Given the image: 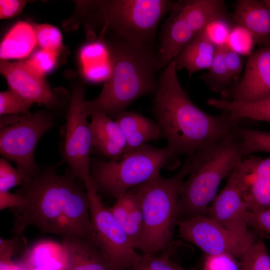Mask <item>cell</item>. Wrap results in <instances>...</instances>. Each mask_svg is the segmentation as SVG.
I'll return each instance as SVG.
<instances>
[{"instance_id":"6da1fadb","label":"cell","mask_w":270,"mask_h":270,"mask_svg":"<svg viewBox=\"0 0 270 270\" xmlns=\"http://www.w3.org/2000/svg\"><path fill=\"white\" fill-rule=\"evenodd\" d=\"M58 166H46L17 190L24 203L11 208L14 216L12 232L23 234L29 226L42 234L92 239L93 228L87 190L69 170L64 174Z\"/></svg>"},{"instance_id":"7a4b0ae2","label":"cell","mask_w":270,"mask_h":270,"mask_svg":"<svg viewBox=\"0 0 270 270\" xmlns=\"http://www.w3.org/2000/svg\"><path fill=\"white\" fill-rule=\"evenodd\" d=\"M176 71L174 60L160 76L152 106L168 142L170 160L182 154L190 156L220 140L238 126L226 112L213 116L195 105L182 87Z\"/></svg>"},{"instance_id":"3957f363","label":"cell","mask_w":270,"mask_h":270,"mask_svg":"<svg viewBox=\"0 0 270 270\" xmlns=\"http://www.w3.org/2000/svg\"><path fill=\"white\" fill-rule=\"evenodd\" d=\"M108 45L110 74L98 96L86 101L88 117L103 114L115 118L136 100L154 94L158 88L157 54L148 44L118 38Z\"/></svg>"},{"instance_id":"277c9868","label":"cell","mask_w":270,"mask_h":270,"mask_svg":"<svg viewBox=\"0 0 270 270\" xmlns=\"http://www.w3.org/2000/svg\"><path fill=\"white\" fill-rule=\"evenodd\" d=\"M188 157L190 170L180 188L178 218L205 215L222 180L246 156L236 128L220 140Z\"/></svg>"},{"instance_id":"5b68a950","label":"cell","mask_w":270,"mask_h":270,"mask_svg":"<svg viewBox=\"0 0 270 270\" xmlns=\"http://www.w3.org/2000/svg\"><path fill=\"white\" fill-rule=\"evenodd\" d=\"M72 18L75 23L94 20L126 42L148 44L158 24L170 12V0H76Z\"/></svg>"},{"instance_id":"8992f818","label":"cell","mask_w":270,"mask_h":270,"mask_svg":"<svg viewBox=\"0 0 270 270\" xmlns=\"http://www.w3.org/2000/svg\"><path fill=\"white\" fill-rule=\"evenodd\" d=\"M190 170L188 157L175 176L164 178L159 174L132 188L139 200L143 217L142 234L134 248L140 250L143 254H156L172 246L178 219L180 188Z\"/></svg>"},{"instance_id":"52a82bcc","label":"cell","mask_w":270,"mask_h":270,"mask_svg":"<svg viewBox=\"0 0 270 270\" xmlns=\"http://www.w3.org/2000/svg\"><path fill=\"white\" fill-rule=\"evenodd\" d=\"M169 161L166 148L147 144L116 160L90 158V176L98 193L117 198L160 174Z\"/></svg>"},{"instance_id":"ba28073f","label":"cell","mask_w":270,"mask_h":270,"mask_svg":"<svg viewBox=\"0 0 270 270\" xmlns=\"http://www.w3.org/2000/svg\"><path fill=\"white\" fill-rule=\"evenodd\" d=\"M93 228L92 240L112 270H132L142 255L135 251L132 242L118 224L109 208L102 202L91 179L86 182Z\"/></svg>"},{"instance_id":"9c48e42d","label":"cell","mask_w":270,"mask_h":270,"mask_svg":"<svg viewBox=\"0 0 270 270\" xmlns=\"http://www.w3.org/2000/svg\"><path fill=\"white\" fill-rule=\"evenodd\" d=\"M55 120L54 114L40 110L20 115L12 124L0 128L1 156L14 162L29 179L40 170L35 160L36 148L41 138L54 126Z\"/></svg>"},{"instance_id":"30bf717a","label":"cell","mask_w":270,"mask_h":270,"mask_svg":"<svg viewBox=\"0 0 270 270\" xmlns=\"http://www.w3.org/2000/svg\"><path fill=\"white\" fill-rule=\"evenodd\" d=\"M84 87L80 82L72 86L70 103L62 128L60 152L63 162L77 180L84 184L90 179L92 136L87 121Z\"/></svg>"},{"instance_id":"8fae6325","label":"cell","mask_w":270,"mask_h":270,"mask_svg":"<svg viewBox=\"0 0 270 270\" xmlns=\"http://www.w3.org/2000/svg\"><path fill=\"white\" fill-rule=\"evenodd\" d=\"M254 156H248L234 169L224 188L208 208V217L232 232L248 236L252 233L246 222L244 196L248 187Z\"/></svg>"},{"instance_id":"7c38bea8","label":"cell","mask_w":270,"mask_h":270,"mask_svg":"<svg viewBox=\"0 0 270 270\" xmlns=\"http://www.w3.org/2000/svg\"><path fill=\"white\" fill-rule=\"evenodd\" d=\"M180 236L199 248L206 255L226 254L240 258L256 240L252 234L238 235L205 215L178 218Z\"/></svg>"},{"instance_id":"4fadbf2b","label":"cell","mask_w":270,"mask_h":270,"mask_svg":"<svg viewBox=\"0 0 270 270\" xmlns=\"http://www.w3.org/2000/svg\"><path fill=\"white\" fill-rule=\"evenodd\" d=\"M0 72L10 90L28 102L44 105L50 110L60 105L58 92L50 88L45 76L34 70L26 60L12 62L0 60Z\"/></svg>"},{"instance_id":"5bb4252c","label":"cell","mask_w":270,"mask_h":270,"mask_svg":"<svg viewBox=\"0 0 270 270\" xmlns=\"http://www.w3.org/2000/svg\"><path fill=\"white\" fill-rule=\"evenodd\" d=\"M224 99L252 103L270 96V45L251 53L240 80L222 94Z\"/></svg>"},{"instance_id":"9a60e30c","label":"cell","mask_w":270,"mask_h":270,"mask_svg":"<svg viewBox=\"0 0 270 270\" xmlns=\"http://www.w3.org/2000/svg\"><path fill=\"white\" fill-rule=\"evenodd\" d=\"M232 18L250 34L255 44L270 45V0H238Z\"/></svg>"},{"instance_id":"2e32d148","label":"cell","mask_w":270,"mask_h":270,"mask_svg":"<svg viewBox=\"0 0 270 270\" xmlns=\"http://www.w3.org/2000/svg\"><path fill=\"white\" fill-rule=\"evenodd\" d=\"M164 23L157 54L160 69L174 60L195 36L175 4Z\"/></svg>"},{"instance_id":"e0dca14e","label":"cell","mask_w":270,"mask_h":270,"mask_svg":"<svg viewBox=\"0 0 270 270\" xmlns=\"http://www.w3.org/2000/svg\"><path fill=\"white\" fill-rule=\"evenodd\" d=\"M92 150L110 160L120 158L126 148V142L122 130L106 114H98L92 116L90 123Z\"/></svg>"},{"instance_id":"ac0fdd59","label":"cell","mask_w":270,"mask_h":270,"mask_svg":"<svg viewBox=\"0 0 270 270\" xmlns=\"http://www.w3.org/2000/svg\"><path fill=\"white\" fill-rule=\"evenodd\" d=\"M126 142L124 154L140 148L150 140L162 138L157 122L135 112L124 111L115 118Z\"/></svg>"},{"instance_id":"d6986e66","label":"cell","mask_w":270,"mask_h":270,"mask_svg":"<svg viewBox=\"0 0 270 270\" xmlns=\"http://www.w3.org/2000/svg\"><path fill=\"white\" fill-rule=\"evenodd\" d=\"M67 270H112L91 239L76 236L63 238Z\"/></svg>"},{"instance_id":"ffe728a7","label":"cell","mask_w":270,"mask_h":270,"mask_svg":"<svg viewBox=\"0 0 270 270\" xmlns=\"http://www.w3.org/2000/svg\"><path fill=\"white\" fill-rule=\"evenodd\" d=\"M175 4L195 36L211 22L227 18L226 6L222 0H180Z\"/></svg>"},{"instance_id":"44dd1931","label":"cell","mask_w":270,"mask_h":270,"mask_svg":"<svg viewBox=\"0 0 270 270\" xmlns=\"http://www.w3.org/2000/svg\"><path fill=\"white\" fill-rule=\"evenodd\" d=\"M216 48V46L204 29L191 40L174 60L176 70L184 68L190 76L198 71L208 70Z\"/></svg>"},{"instance_id":"7402d4cb","label":"cell","mask_w":270,"mask_h":270,"mask_svg":"<svg viewBox=\"0 0 270 270\" xmlns=\"http://www.w3.org/2000/svg\"><path fill=\"white\" fill-rule=\"evenodd\" d=\"M116 198V202L109 208L110 210L134 248L141 238L143 228V217L139 200L135 192L132 190Z\"/></svg>"},{"instance_id":"603a6c76","label":"cell","mask_w":270,"mask_h":270,"mask_svg":"<svg viewBox=\"0 0 270 270\" xmlns=\"http://www.w3.org/2000/svg\"><path fill=\"white\" fill-rule=\"evenodd\" d=\"M16 262L22 270L48 266L58 270H67L66 257L62 244L52 240H40L33 244Z\"/></svg>"},{"instance_id":"cb8c5ba5","label":"cell","mask_w":270,"mask_h":270,"mask_svg":"<svg viewBox=\"0 0 270 270\" xmlns=\"http://www.w3.org/2000/svg\"><path fill=\"white\" fill-rule=\"evenodd\" d=\"M244 201L248 211L270 207V156H254Z\"/></svg>"},{"instance_id":"d4e9b609","label":"cell","mask_w":270,"mask_h":270,"mask_svg":"<svg viewBox=\"0 0 270 270\" xmlns=\"http://www.w3.org/2000/svg\"><path fill=\"white\" fill-rule=\"evenodd\" d=\"M36 41L31 24L18 21L8 31L0 44L1 60L27 58L32 52Z\"/></svg>"},{"instance_id":"484cf974","label":"cell","mask_w":270,"mask_h":270,"mask_svg":"<svg viewBox=\"0 0 270 270\" xmlns=\"http://www.w3.org/2000/svg\"><path fill=\"white\" fill-rule=\"evenodd\" d=\"M206 102L210 106L228 113L236 122L242 118L270 122V96L252 103L215 98H208Z\"/></svg>"},{"instance_id":"4316f807","label":"cell","mask_w":270,"mask_h":270,"mask_svg":"<svg viewBox=\"0 0 270 270\" xmlns=\"http://www.w3.org/2000/svg\"><path fill=\"white\" fill-rule=\"evenodd\" d=\"M226 44L216 46L214 60L208 72L200 76L211 90L221 94L229 87L232 80L224 58Z\"/></svg>"},{"instance_id":"83f0119b","label":"cell","mask_w":270,"mask_h":270,"mask_svg":"<svg viewBox=\"0 0 270 270\" xmlns=\"http://www.w3.org/2000/svg\"><path fill=\"white\" fill-rule=\"evenodd\" d=\"M236 132L240 137L245 156L255 152L270 154V132L237 126Z\"/></svg>"},{"instance_id":"f1b7e54d","label":"cell","mask_w":270,"mask_h":270,"mask_svg":"<svg viewBox=\"0 0 270 270\" xmlns=\"http://www.w3.org/2000/svg\"><path fill=\"white\" fill-rule=\"evenodd\" d=\"M240 259V270H270V256L260 240H254Z\"/></svg>"},{"instance_id":"f546056e","label":"cell","mask_w":270,"mask_h":270,"mask_svg":"<svg viewBox=\"0 0 270 270\" xmlns=\"http://www.w3.org/2000/svg\"><path fill=\"white\" fill-rule=\"evenodd\" d=\"M36 44L40 48L60 52L62 46V34L56 27L47 24H38L30 20Z\"/></svg>"},{"instance_id":"4dcf8cb0","label":"cell","mask_w":270,"mask_h":270,"mask_svg":"<svg viewBox=\"0 0 270 270\" xmlns=\"http://www.w3.org/2000/svg\"><path fill=\"white\" fill-rule=\"evenodd\" d=\"M109 60V45L102 40L88 42L82 46L79 52L80 68Z\"/></svg>"},{"instance_id":"1f68e13d","label":"cell","mask_w":270,"mask_h":270,"mask_svg":"<svg viewBox=\"0 0 270 270\" xmlns=\"http://www.w3.org/2000/svg\"><path fill=\"white\" fill-rule=\"evenodd\" d=\"M172 246L160 256L142 254L140 262L132 270H186L170 258Z\"/></svg>"},{"instance_id":"d6a6232c","label":"cell","mask_w":270,"mask_h":270,"mask_svg":"<svg viewBox=\"0 0 270 270\" xmlns=\"http://www.w3.org/2000/svg\"><path fill=\"white\" fill-rule=\"evenodd\" d=\"M32 104L8 90L0 93V116L27 114Z\"/></svg>"},{"instance_id":"836d02e7","label":"cell","mask_w":270,"mask_h":270,"mask_svg":"<svg viewBox=\"0 0 270 270\" xmlns=\"http://www.w3.org/2000/svg\"><path fill=\"white\" fill-rule=\"evenodd\" d=\"M29 178L19 170L14 168L8 160L2 157L0 159V190L8 191L18 186H22Z\"/></svg>"},{"instance_id":"e575fe53","label":"cell","mask_w":270,"mask_h":270,"mask_svg":"<svg viewBox=\"0 0 270 270\" xmlns=\"http://www.w3.org/2000/svg\"><path fill=\"white\" fill-rule=\"evenodd\" d=\"M59 52L40 48L32 52L26 60L34 70L45 76L56 66Z\"/></svg>"},{"instance_id":"d590c367","label":"cell","mask_w":270,"mask_h":270,"mask_svg":"<svg viewBox=\"0 0 270 270\" xmlns=\"http://www.w3.org/2000/svg\"><path fill=\"white\" fill-rule=\"evenodd\" d=\"M229 47L240 54H250V50L254 41L250 34L243 28L238 27L231 28L226 43Z\"/></svg>"},{"instance_id":"8d00e7d4","label":"cell","mask_w":270,"mask_h":270,"mask_svg":"<svg viewBox=\"0 0 270 270\" xmlns=\"http://www.w3.org/2000/svg\"><path fill=\"white\" fill-rule=\"evenodd\" d=\"M14 236L10 239L0 237V259L12 258L16 254H24L28 249L27 240L23 234Z\"/></svg>"},{"instance_id":"74e56055","label":"cell","mask_w":270,"mask_h":270,"mask_svg":"<svg viewBox=\"0 0 270 270\" xmlns=\"http://www.w3.org/2000/svg\"><path fill=\"white\" fill-rule=\"evenodd\" d=\"M204 270H240L236 258L226 254L206 255L203 264Z\"/></svg>"},{"instance_id":"f35d334b","label":"cell","mask_w":270,"mask_h":270,"mask_svg":"<svg viewBox=\"0 0 270 270\" xmlns=\"http://www.w3.org/2000/svg\"><path fill=\"white\" fill-rule=\"evenodd\" d=\"M81 74L84 79L93 83L104 82L111 72L110 60L80 68Z\"/></svg>"},{"instance_id":"ab89813d","label":"cell","mask_w":270,"mask_h":270,"mask_svg":"<svg viewBox=\"0 0 270 270\" xmlns=\"http://www.w3.org/2000/svg\"><path fill=\"white\" fill-rule=\"evenodd\" d=\"M246 222L248 227L270 234V207L256 211H248Z\"/></svg>"},{"instance_id":"60d3db41","label":"cell","mask_w":270,"mask_h":270,"mask_svg":"<svg viewBox=\"0 0 270 270\" xmlns=\"http://www.w3.org/2000/svg\"><path fill=\"white\" fill-rule=\"evenodd\" d=\"M225 21H214L204 28L210 40L216 46L226 44L228 41L231 28Z\"/></svg>"},{"instance_id":"b9f144b4","label":"cell","mask_w":270,"mask_h":270,"mask_svg":"<svg viewBox=\"0 0 270 270\" xmlns=\"http://www.w3.org/2000/svg\"><path fill=\"white\" fill-rule=\"evenodd\" d=\"M224 58L230 76L233 80L241 73L243 69L242 58L240 54L226 44Z\"/></svg>"},{"instance_id":"7bdbcfd3","label":"cell","mask_w":270,"mask_h":270,"mask_svg":"<svg viewBox=\"0 0 270 270\" xmlns=\"http://www.w3.org/2000/svg\"><path fill=\"white\" fill-rule=\"evenodd\" d=\"M28 2L24 0H0V19L10 18L19 14Z\"/></svg>"},{"instance_id":"ee69618b","label":"cell","mask_w":270,"mask_h":270,"mask_svg":"<svg viewBox=\"0 0 270 270\" xmlns=\"http://www.w3.org/2000/svg\"><path fill=\"white\" fill-rule=\"evenodd\" d=\"M24 198L22 196L8 191L0 190V210L6 208H19L22 205Z\"/></svg>"},{"instance_id":"f6af8a7d","label":"cell","mask_w":270,"mask_h":270,"mask_svg":"<svg viewBox=\"0 0 270 270\" xmlns=\"http://www.w3.org/2000/svg\"><path fill=\"white\" fill-rule=\"evenodd\" d=\"M0 270H22L12 258L0 259Z\"/></svg>"},{"instance_id":"bcb514c9","label":"cell","mask_w":270,"mask_h":270,"mask_svg":"<svg viewBox=\"0 0 270 270\" xmlns=\"http://www.w3.org/2000/svg\"><path fill=\"white\" fill-rule=\"evenodd\" d=\"M30 270H58L56 268L52 266H44L41 268Z\"/></svg>"},{"instance_id":"7dc6e473","label":"cell","mask_w":270,"mask_h":270,"mask_svg":"<svg viewBox=\"0 0 270 270\" xmlns=\"http://www.w3.org/2000/svg\"></svg>"}]
</instances>
